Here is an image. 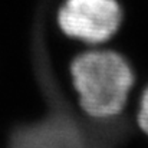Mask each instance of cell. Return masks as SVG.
I'll use <instances>...</instances> for the list:
<instances>
[{
	"instance_id": "obj_1",
	"label": "cell",
	"mask_w": 148,
	"mask_h": 148,
	"mask_svg": "<svg viewBox=\"0 0 148 148\" xmlns=\"http://www.w3.org/2000/svg\"><path fill=\"white\" fill-rule=\"evenodd\" d=\"M50 1L42 0L38 6L30 40L32 65L45 111L38 119L16 125L6 148H121L134 135L131 119L125 115L95 119L75 109L56 78L46 42Z\"/></svg>"
},
{
	"instance_id": "obj_2",
	"label": "cell",
	"mask_w": 148,
	"mask_h": 148,
	"mask_svg": "<svg viewBox=\"0 0 148 148\" xmlns=\"http://www.w3.org/2000/svg\"><path fill=\"white\" fill-rule=\"evenodd\" d=\"M71 75L79 109L95 119L122 115L135 73L125 56L114 50L95 49L78 55Z\"/></svg>"
},
{
	"instance_id": "obj_3",
	"label": "cell",
	"mask_w": 148,
	"mask_h": 148,
	"mask_svg": "<svg viewBox=\"0 0 148 148\" xmlns=\"http://www.w3.org/2000/svg\"><path fill=\"white\" fill-rule=\"evenodd\" d=\"M122 23V9L116 0H63L58 10V25L71 39L99 45L111 39Z\"/></svg>"
},
{
	"instance_id": "obj_4",
	"label": "cell",
	"mask_w": 148,
	"mask_h": 148,
	"mask_svg": "<svg viewBox=\"0 0 148 148\" xmlns=\"http://www.w3.org/2000/svg\"><path fill=\"white\" fill-rule=\"evenodd\" d=\"M137 122H138L141 131L148 135V86L144 89L141 101H140V108H138V114H137Z\"/></svg>"
}]
</instances>
